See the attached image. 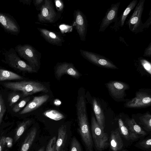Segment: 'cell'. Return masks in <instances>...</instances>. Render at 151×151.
Masks as SVG:
<instances>
[{
  "mask_svg": "<svg viewBox=\"0 0 151 151\" xmlns=\"http://www.w3.org/2000/svg\"><path fill=\"white\" fill-rule=\"evenodd\" d=\"M56 137L54 136L49 142L45 151H55Z\"/></svg>",
  "mask_w": 151,
  "mask_h": 151,
  "instance_id": "836d02e7",
  "label": "cell"
},
{
  "mask_svg": "<svg viewBox=\"0 0 151 151\" xmlns=\"http://www.w3.org/2000/svg\"><path fill=\"white\" fill-rule=\"evenodd\" d=\"M92 105L96 119L101 128L104 130L105 127V116L101 106L95 98L92 100Z\"/></svg>",
  "mask_w": 151,
  "mask_h": 151,
  "instance_id": "ffe728a7",
  "label": "cell"
},
{
  "mask_svg": "<svg viewBox=\"0 0 151 151\" xmlns=\"http://www.w3.org/2000/svg\"><path fill=\"white\" fill-rule=\"evenodd\" d=\"M119 130L121 135L124 139L130 141H137L139 137L132 132L126 127L121 118L118 119Z\"/></svg>",
  "mask_w": 151,
  "mask_h": 151,
  "instance_id": "7402d4cb",
  "label": "cell"
},
{
  "mask_svg": "<svg viewBox=\"0 0 151 151\" xmlns=\"http://www.w3.org/2000/svg\"><path fill=\"white\" fill-rule=\"evenodd\" d=\"M44 1L43 0H33V3L36 7L38 8L40 6V8L43 4Z\"/></svg>",
  "mask_w": 151,
  "mask_h": 151,
  "instance_id": "74e56055",
  "label": "cell"
},
{
  "mask_svg": "<svg viewBox=\"0 0 151 151\" xmlns=\"http://www.w3.org/2000/svg\"><path fill=\"white\" fill-rule=\"evenodd\" d=\"M149 15V17L148 19L144 23H143L144 31L145 29L148 28L151 24V9L150 10Z\"/></svg>",
  "mask_w": 151,
  "mask_h": 151,
  "instance_id": "d590c367",
  "label": "cell"
},
{
  "mask_svg": "<svg viewBox=\"0 0 151 151\" xmlns=\"http://www.w3.org/2000/svg\"><path fill=\"white\" fill-rule=\"evenodd\" d=\"M57 78L66 74L75 78H78L81 76L80 73L71 63L66 62L61 63L56 66L55 71Z\"/></svg>",
  "mask_w": 151,
  "mask_h": 151,
  "instance_id": "5bb4252c",
  "label": "cell"
},
{
  "mask_svg": "<svg viewBox=\"0 0 151 151\" xmlns=\"http://www.w3.org/2000/svg\"><path fill=\"white\" fill-rule=\"evenodd\" d=\"M137 3V0H133L131 1L120 16L118 17L114 24L111 26V29L117 31L123 27L129 14L135 8Z\"/></svg>",
  "mask_w": 151,
  "mask_h": 151,
  "instance_id": "e0dca14e",
  "label": "cell"
},
{
  "mask_svg": "<svg viewBox=\"0 0 151 151\" xmlns=\"http://www.w3.org/2000/svg\"><path fill=\"white\" fill-rule=\"evenodd\" d=\"M136 123L147 133L151 131V115L149 112L133 117Z\"/></svg>",
  "mask_w": 151,
  "mask_h": 151,
  "instance_id": "44dd1931",
  "label": "cell"
},
{
  "mask_svg": "<svg viewBox=\"0 0 151 151\" xmlns=\"http://www.w3.org/2000/svg\"><path fill=\"white\" fill-rule=\"evenodd\" d=\"M37 151H45V147H42L38 150Z\"/></svg>",
  "mask_w": 151,
  "mask_h": 151,
  "instance_id": "60d3db41",
  "label": "cell"
},
{
  "mask_svg": "<svg viewBox=\"0 0 151 151\" xmlns=\"http://www.w3.org/2000/svg\"><path fill=\"white\" fill-rule=\"evenodd\" d=\"M32 121L29 119L24 121L18 126L14 136V142L17 141L22 135L27 127L31 124Z\"/></svg>",
  "mask_w": 151,
  "mask_h": 151,
  "instance_id": "484cf974",
  "label": "cell"
},
{
  "mask_svg": "<svg viewBox=\"0 0 151 151\" xmlns=\"http://www.w3.org/2000/svg\"><path fill=\"white\" fill-rule=\"evenodd\" d=\"M21 96V94L19 93L13 92L10 93L8 97V101L9 106H12L17 102Z\"/></svg>",
  "mask_w": 151,
  "mask_h": 151,
  "instance_id": "f546056e",
  "label": "cell"
},
{
  "mask_svg": "<svg viewBox=\"0 0 151 151\" xmlns=\"http://www.w3.org/2000/svg\"><path fill=\"white\" fill-rule=\"evenodd\" d=\"M80 52L83 58L97 66L108 69H118L111 61L104 56L81 49L80 50Z\"/></svg>",
  "mask_w": 151,
  "mask_h": 151,
  "instance_id": "52a82bcc",
  "label": "cell"
},
{
  "mask_svg": "<svg viewBox=\"0 0 151 151\" xmlns=\"http://www.w3.org/2000/svg\"><path fill=\"white\" fill-rule=\"evenodd\" d=\"M49 98V95L47 94L34 97L33 99L19 112V114H24L35 110L46 102Z\"/></svg>",
  "mask_w": 151,
  "mask_h": 151,
  "instance_id": "2e32d148",
  "label": "cell"
},
{
  "mask_svg": "<svg viewBox=\"0 0 151 151\" xmlns=\"http://www.w3.org/2000/svg\"><path fill=\"white\" fill-rule=\"evenodd\" d=\"M105 85L112 97L118 100H120L126 96L125 91L129 88L127 84L119 81H110Z\"/></svg>",
  "mask_w": 151,
  "mask_h": 151,
  "instance_id": "9c48e42d",
  "label": "cell"
},
{
  "mask_svg": "<svg viewBox=\"0 0 151 151\" xmlns=\"http://www.w3.org/2000/svg\"><path fill=\"white\" fill-rule=\"evenodd\" d=\"M56 1V5L58 9L60 11H62L63 8V3L61 1L57 0Z\"/></svg>",
  "mask_w": 151,
  "mask_h": 151,
  "instance_id": "f35d334b",
  "label": "cell"
},
{
  "mask_svg": "<svg viewBox=\"0 0 151 151\" xmlns=\"http://www.w3.org/2000/svg\"><path fill=\"white\" fill-rule=\"evenodd\" d=\"M14 49L19 56L33 68L35 69L39 66L41 54L32 46L28 44H19Z\"/></svg>",
  "mask_w": 151,
  "mask_h": 151,
  "instance_id": "277c9868",
  "label": "cell"
},
{
  "mask_svg": "<svg viewBox=\"0 0 151 151\" xmlns=\"http://www.w3.org/2000/svg\"><path fill=\"white\" fill-rule=\"evenodd\" d=\"M19 1L24 4L30 6L32 1L31 0H19Z\"/></svg>",
  "mask_w": 151,
  "mask_h": 151,
  "instance_id": "ab89813d",
  "label": "cell"
},
{
  "mask_svg": "<svg viewBox=\"0 0 151 151\" xmlns=\"http://www.w3.org/2000/svg\"><path fill=\"white\" fill-rule=\"evenodd\" d=\"M41 36L49 43L58 46L62 45L64 41L60 35L47 29L37 28Z\"/></svg>",
  "mask_w": 151,
  "mask_h": 151,
  "instance_id": "9a60e30c",
  "label": "cell"
},
{
  "mask_svg": "<svg viewBox=\"0 0 151 151\" xmlns=\"http://www.w3.org/2000/svg\"><path fill=\"white\" fill-rule=\"evenodd\" d=\"M62 151H65V150H63Z\"/></svg>",
  "mask_w": 151,
  "mask_h": 151,
  "instance_id": "ee69618b",
  "label": "cell"
},
{
  "mask_svg": "<svg viewBox=\"0 0 151 151\" xmlns=\"http://www.w3.org/2000/svg\"><path fill=\"white\" fill-rule=\"evenodd\" d=\"M3 54L4 58V61L12 68L29 73L36 72L35 69L21 59L13 48L5 51Z\"/></svg>",
  "mask_w": 151,
  "mask_h": 151,
  "instance_id": "5b68a950",
  "label": "cell"
},
{
  "mask_svg": "<svg viewBox=\"0 0 151 151\" xmlns=\"http://www.w3.org/2000/svg\"><path fill=\"white\" fill-rule=\"evenodd\" d=\"M39 10L38 20L40 22L53 23L58 19L51 0H45Z\"/></svg>",
  "mask_w": 151,
  "mask_h": 151,
  "instance_id": "ba28073f",
  "label": "cell"
},
{
  "mask_svg": "<svg viewBox=\"0 0 151 151\" xmlns=\"http://www.w3.org/2000/svg\"><path fill=\"white\" fill-rule=\"evenodd\" d=\"M120 151H128L126 149H122Z\"/></svg>",
  "mask_w": 151,
  "mask_h": 151,
  "instance_id": "b9f144b4",
  "label": "cell"
},
{
  "mask_svg": "<svg viewBox=\"0 0 151 151\" xmlns=\"http://www.w3.org/2000/svg\"><path fill=\"white\" fill-rule=\"evenodd\" d=\"M70 151H82L80 142L75 137L71 141Z\"/></svg>",
  "mask_w": 151,
  "mask_h": 151,
  "instance_id": "4dcf8cb0",
  "label": "cell"
},
{
  "mask_svg": "<svg viewBox=\"0 0 151 151\" xmlns=\"http://www.w3.org/2000/svg\"><path fill=\"white\" fill-rule=\"evenodd\" d=\"M120 2L112 4L108 9L105 16L102 19L99 30V32H104L112 23L115 22L118 17V13Z\"/></svg>",
  "mask_w": 151,
  "mask_h": 151,
  "instance_id": "4fadbf2b",
  "label": "cell"
},
{
  "mask_svg": "<svg viewBox=\"0 0 151 151\" xmlns=\"http://www.w3.org/2000/svg\"><path fill=\"white\" fill-rule=\"evenodd\" d=\"M30 99L29 97H27L20 101L13 107L12 108L13 111L15 113L19 112L26 105L27 102Z\"/></svg>",
  "mask_w": 151,
  "mask_h": 151,
  "instance_id": "1f68e13d",
  "label": "cell"
},
{
  "mask_svg": "<svg viewBox=\"0 0 151 151\" xmlns=\"http://www.w3.org/2000/svg\"><path fill=\"white\" fill-rule=\"evenodd\" d=\"M74 18L73 26H75L81 40L85 41L88 27L86 17L81 11L78 9L74 11Z\"/></svg>",
  "mask_w": 151,
  "mask_h": 151,
  "instance_id": "7c38bea8",
  "label": "cell"
},
{
  "mask_svg": "<svg viewBox=\"0 0 151 151\" xmlns=\"http://www.w3.org/2000/svg\"><path fill=\"white\" fill-rule=\"evenodd\" d=\"M0 25L5 32L11 35H17L20 32L17 22L8 14L0 12Z\"/></svg>",
  "mask_w": 151,
  "mask_h": 151,
  "instance_id": "30bf717a",
  "label": "cell"
},
{
  "mask_svg": "<svg viewBox=\"0 0 151 151\" xmlns=\"http://www.w3.org/2000/svg\"><path fill=\"white\" fill-rule=\"evenodd\" d=\"M5 151H9V150H5Z\"/></svg>",
  "mask_w": 151,
  "mask_h": 151,
  "instance_id": "7bdbcfd3",
  "label": "cell"
},
{
  "mask_svg": "<svg viewBox=\"0 0 151 151\" xmlns=\"http://www.w3.org/2000/svg\"><path fill=\"white\" fill-rule=\"evenodd\" d=\"M76 106L79 133L86 151H94L88 119L86 101L83 95L78 96Z\"/></svg>",
  "mask_w": 151,
  "mask_h": 151,
  "instance_id": "6da1fadb",
  "label": "cell"
},
{
  "mask_svg": "<svg viewBox=\"0 0 151 151\" xmlns=\"http://www.w3.org/2000/svg\"><path fill=\"white\" fill-rule=\"evenodd\" d=\"M145 0H140L135 7L128 21L129 29L132 32L137 34L144 31L142 16L144 9Z\"/></svg>",
  "mask_w": 151,
  "mask_h": 151,
  "instance_id": "8992f818",
  "label": "cell"
},
{
  "mask_svg": "<svg viewBox=\"0 0 151 151\" xmlns=\"http://www.w3.org/2000/svg\"><path fill=\"white\" fill-rule=\"evenodd\" d=\"M5 87L15 91H19L23 93L24 97L36 93L42 92L47 93V87L41 83L33 81H22L16 82H6L3 83Z\"/></svg>",
  "mask_w": 151,
  "mask_h": 151,
  "instance_id": "7a4b0ae2",
  "label": "cell"
},
{
  "mask_svg": "<svg viewBox=\"0 0 151 151\" xmlns=\"http://www.w3.org/2000/svg\"><path fill=\"white\" fill-rule=\"evenodd\" d=\"M6 145V138L2 137L0 138V151H2Z\"/></svg>",
  "mask_w": 151,
  "mask_h": 151,
  "instance_id": "8d00e7d4",
  "label": "cell"
},
{
  "mask_svg": "<svg viewBox=\"0 0 151 151\" xmlns=\"http://www.w3.org/2000/svg\"><path fill=\"white\" fill-rule=\"evenodd\" d=\"M140 65L146 72L150 75L151 74V64L150 63L142 57H140L138 59Z\"/></svg>",
  "mask_w": 151,
  "mask_h": 151,
  "instance_id": "f1b7e54d",
  "label": "cell"
},
{
  "mask_svg": "<svg viewBox=\"0 0 151 151\" xmlns=\"http://www.w3.org/2000/svg\"><path fill=\"white\" fill-rule=\"evenodd\" d=\"M66 134V126L62 125L58 129V137L56 142L55 151H61L64 143Z\"/></svg>",
  "mask_w": 151,
  "mask_h": 151,
  "instance_id": "cb8c5ba5",
  "label": "cell"
},
{
  "mask_svg": "<svg viewBox=\"0 0 151 151\" xmlns=\"http://www.w3.org/2000/svg\"><path fill=\"white\" fill-rule=\"evenodd\" d=\"M109 146L111 151H120L123 149V142L118 129L111 131L109 139Z\"/></svg>",
  "mask_w": 151,
  "mask_h": 151,
  "instance_id": "ac0fdd59",
  "label": "cell"
},
{
  "mask_svg": "<svg viewBox=\"0 0 151 151\" xmlns=\"http://www.w3.org/2000/svg\"><path fill=\"white\" fill-rule=\"evenodd\" d=\"M91 134L96 150L103 151L109 146L108 136L99 125L93 113L91 115Z\"/></svg>",
  "mask_w": 151,
  "mask_h": 151,
  "instance_id": "3957f363",
  "label": "cell"
},
{
  "mask_svg": "<svg viewBox=\"0 0 151 151\" xmlns=\"http://www.w3.org/2000/svg\"><path fill=\"white\" fill-rule=\"evenodd\" d=\"M135 146L142 150L146 151L151 150V137L150 135L141 139L135 145Z\"/></svg>",
  "mask_w": 151,
  "mask_h": 151,
  "instance_id": "4316f807",
  "label": "cell"
},
{
  "mask_svg": "<svg viewBox=\"0 0 151 151\" xmlns=\"http://www.w3.org/2000/svg\"><path fill=\"white\" fill-rule=\"evenodd\" d=\"M37 133L36 127L32 128L25 137L20 151H28L34 142Z\"/></svg>",
  "mask_w": 151,
  "mask_h": 151,
  "instance_id": "603a6c76",
  "label": "cell"
},
{
  "mask_svg": "<svg viewBox=\"0 0 151 151\" xmlns=\"http://www.w3.org/2000/svg\"><path fill=\"white\" fill-rule=\"evenodd\" d=\"M6 110V107L1 94L0 93V125Z\"/></svg>",
  "mask_w": 151,
  "mask_h": 151,
  "instance_id": "d6a6232c",
  "label": "cell"
},
{
  "mask_svg": "<svg viewBox=\"0 0 151 151\" xmlns=\"http://www.w3.org/2000/svg\"><path fill=\"white\" fill-rule=\"evenodd\" d=\"M151 105L150 94L143 91L136 92L135 96L124 104L125 107L140 108L150 106Z\"/></svg>",
  "mask_w": 151,
  "mask_h": 151,
  "instance_id": "8fae6325",
  "label": "cell"
},
{
  "mask_svg": "<svg viewBox=\"0 0 151 151\" xmlns=\"http://www.w3.org/2000/svg\"><path fill=\"white\" fill-rule=\"evenodd\" d=\"M23 77L12 72L0 68V81L22 80Z\"/></svg>",
  "mask_w": 151,
  "mask_h": 151,
  "instance_id": "d4e9b609",
  "label": "cell"
},
{
  "mask_svg": "<svg viewBox=\"0 0 151 151\" xmlns=\"http://www.w3.org/2000/svg\"><path fill=\"white\" fill-rule=\"evenodd\" d=\"M122 120L127 128L140 138L147 135L148 133L138 125L132 118L126 117Z\"/></svg>",
  "mask_w": 151,
  "mask_h": 151,
  "instance_id": "d6986e66",
  "label": "cell"
},
{
  "mask_svg": "<svg viewBox=\"0 0 151 151\" xmlns=\"http://www.w3.org/2000/svg\"><path fill=\"white\" fill-rule=\"evenodd\" d=\"M44 114L47 117L56 121L60 120L64 118L63 114L56 110H48L45 112Z\"/></svg>",
  "mask_w": 151,
  "mask_h": 151,
  "instance_id": "83f0119b",
  "label": "cell"
},
{
  "mask_svg": "<svg viewBox=\"0 0 151 151\" xmlns=\"http://www.w3.org/2000/svg\"><path fill=\"white\" fill-rule=\"evenodd\" d=\"M144 57H150L151 56V42L147 47L144 52L143 55Z\"/></svg>",
  "mask_w": 151,
  "mask_h": 151,
  "instance_id": "e575fe53",
  "label": "cell"
}]
</instances>
